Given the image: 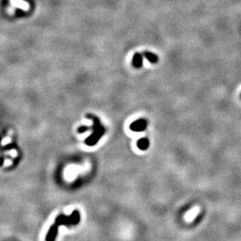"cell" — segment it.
<instances>
[{"mask_svg":"<svg viewBox=\"0 0 241 241\" xmlns=\"http://www.w3.org/2000/svg\"><path fill=\"white\" fill-rule=\"evenodd\" d=\"M149 146V140L147 138H141L137 141V147L140 150H146Z\"/></svg>","mask_w":241,"mask_h":241,"instance_id":"5b68a950","label":"cell"},{"mask_svg":"<svg viewBox=\"0 0 241 241\" xmlns=\"http://www.w3.org/2000/svg\"><path fill=\"white\" fill-rule=\"evenodd\" d=\"M133 65L136 68H140L142 66V56L140 53H136L133 58Z\"/></svg>","mask_w":241,"mask_h":241,"instance_id":"277c9868","label":"cell"},{"mask_svg":"<svg viewBox=\"0 0 241 241\" xmlns=\"http://www.w3.org/2000/svg\"><path fill=\"white\" fill-rule=\"evenodd\" d=\"M87 117L90 118L93 120L94 124L92 126V130H93V133H91L90 137L85 140V143L89 146H93L98 142V140L102 137V135L105 133V128L103 127L102 125L100 123V120L98 119L96 116H94L91 115H87Z\"/></svg>","mask_w":241,"mask_h":241,"instance_id":"7a4b0ae2","label":"cell"},{"mask_svg":"<svg viewBox=\"0 0 241 241\" xmlns=\"http://www.w3.org/2000/svg\"><path fill=\"white\" fill-rule=\"evenodd\" d=\"M80 222V214L77 211H74L70 216L60 215L56 219L55 224L52 226L49 231L47 233L45 239L46 240H53L56 238L58 232V227L60 226H73L77 225Z\"/></svg>","mask_w":241,"mask_h":241,"instance_id":"6da1fadb","label":"cell"},{"mask_svg":"<svg viewBox=\"0 0 241 241\" xmlns=\"http://www.w3.org/2000/svg\"><path fill=\"white\" fill-rule=\"evenodd\" d=\"M91 128V127H88V126H81V127L78 128V133H84L87 130H90Z\"/></svg>","mask_w":241,"mask_h":241,"instance_id":"52a82bcc","label":"cell"},{"mask_svg":"<svg viewBox=\"0 0 241 241\" xmlns=\"http://www.w3.org/2000/svg\"><path fill=\"white\" fill-rule=\"evenodd\" d=\"M146 127H147V121L143 119L134 121L130 125V129H131V130L135 132L143 131V130H145Z\"/></svg>","mask_w":241,"mask_h":241,"instance_id":"3957f363","label":"cell"},{"mask_svg":"<svg viewBox=\"0 0 241 241\" xmlns=\"http://www.w3.org/2000/svg\"><path fill=\"white\" fill-rule=\"evenodd\" d=\"M144 56L147 58V60L151 63H157L158 62V57L156 55L151 53V52H144Z\"/></svg>","mask_w":241,"mask_h":241,"instance_id":"8992f818","label":"cell"},{"mask_svg":"<svg viewBox=\"0 0 241 241\" xmlns=\"http://www.w3.org/2000/svg\"><path fill=\"white\" fill-rule=\"evenodd\" d=\"M240 98H241V95H240Z\"/></svg>","mask_w":241,"mask_h":241,"instance_id":"ba28073f","label":"cell"}]
</instances>
